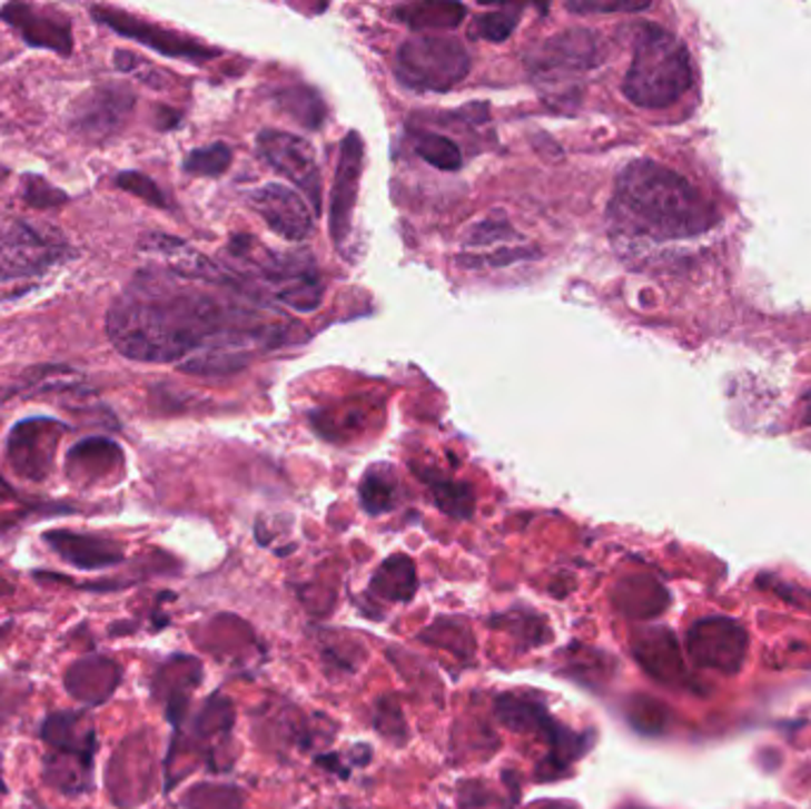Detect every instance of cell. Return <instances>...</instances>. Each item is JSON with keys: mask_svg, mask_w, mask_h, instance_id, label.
<instances>
[{"mask_svg": "<svg viewBox=\"0 0 811 809\" xmlns=\"http://www.w3.org/2000/svg\"><path fill=\"white\" fill-rule=\"evenodd\" d=\"M226 251L233 257V264L249 268L276 302L287 304L299 314L318 309L323 285L314 268V259L306 255H276V251L264 249L247 236L233 238Z\"/></svg>", "mask_w": 811, "mask_h": 809, "instance_id": "7", "label": "cell"}, {"mask_svg": "<svg viewBox=\"0 0 811 809\" xmlns=\"http://www.w3.org/2000/svg\"><path fill=\"white\" fill-rule=\"evenodd\" d=\"M60 257L58 238L22 219H0V285L39 278Z\"/></svg>", "mask_w": 811, "mask_h": 809, "instance_id": "9", "label": "cell"}, {"mask_svg": "<svg viewBox=\"0 0 811 809\" xmlns=\"http://www.w3.org/2000/svg\"><path fill=\"white\" fill-rule=\"evenodd\" d=\"M418 473H421V480L429 487L432 499H435L437 509L442 513H446L448 517H456V520L473 517L475 494L471 490V484L437 475L432 471H418Z\"/></svg>", "mask_w": 811, "mask_h": 809, "instance_id": "24", "label": "cell"}, {"mask_svg": "<svg viewBox=\"0 0 811 809\" xmlns=\"http://www.w3.org/2000/svg\"><path fill=\"white\" fill-rule=\"evenodd\" d=\"M117 184H119L123 190H129V193H133V195L142 197V200H146V203H152V205H157V207H167L165 197H161L159 188L150 181L148 176H142V174H138V171H126V174H121V176L117 178Z\"/></svg>", "mask_w": 811, "mask_h": 809, "instance_id": "36", "label": "cell"}, {"mask_svg": "<svg viewBox=\"0 0 811 809\" xmlns=\"http://www.w3.org/2000/svg\"><path fill=\"white\" fill-rule=\"evenodd\" d=\"M43 542L56 551L62 561L79 570H105L123 563V549L110 539L96 534L52 530L43 534Z\"/></svg>", "mask_w": 811, "mask_h": 809, "instance_id": "18", "label": "cell"}, {"mask_svg": "<svg viewBox=\"0 0 811 809\" xmlns=\"http://www.w3.org/2000/svg\"><path fill=\"white\" fill-rule=\"evenodd\" d=\"M416 152L439 171H458L463 167L461 148L454 140L439 134H418Z\"/></svg>", "mask_w": 811, "mask_h": 809, "instance_id": "29", "label": "cell"}, {"mask_svg": "<svg viewBox=\"0 0 811 809\" xmlns=\"http://www.w3.org/2000/svg\"><path fill=\"white\" fill-rule=\"evenodd\" d=\"M373 724L377 729V733L385 736V739L394 741V743H404L406 739V722L402 717V708L396 700L389 695V698H383L380 703H377L375 708V714H373Z\"/></svg>", "mask_w": 811, "mask_h": 809, "instance_id": "34", "label": "cell"}, {"mask_svg": "<svg viewBox=\"0 0 811 809\" xmlns=\"http://www.w3.org/2000/svg\"><path fill=\"white\" fill-rule=\"evenodd\" d=\"M693 86L689 48L672 31L657 24H641L634 41V58L626 69L622 93L643 110H662L686 96Z\"/></svg>", "mask_w": 811, "mask_h": 809, "instance_id": "3", "label": "cell"}, {"mask_svg": "<svg viewBox=\"0 0 811 809\" xmlns=\"http://www.w3.org/2000/svg\"><path fill=\"white\" fill-rule=\"evenodd\" d=\"M233 161V150L226 146V142H211L207 148H197L192 150L184 167L188 174L195 176H221Z\"/></svg>", "mask_w": 811, "mask_h": 809, "instance_id": "31", "label": "cell"}, {"mask_svg": "<svg viewBox=\"0 0 811 809\" xmlns=\"http://www.w3.org/2000/svg\"><path fill=\"white\" fill-rule=\"evenodd\" d=\"M93 14L98 17L100 22L110 24L119 33L131 36V39L140 41L142 46H150L152 50L161 52V56H171V58H180V60H192V62H205V60H211L216 56V52L211 48L195 43L190 39H184V36L171 33L167 29H159L155 24L140 22L138 17L121 14L117 10H100V8L93 10Z\"/></svg>", "mask_w": 811, "mask_h": 809, "instance_id": "17", "label": "cell"}, {"mask_svg": "<svg viewBox=\"0 0 811 809\" xmlns=\"http://www.w3.org/2000/svg\"><path fill=\"white\" fill-rule=\"evenodd\" d=\"M257 152L270 169L293 181L306 195L314 211L320 209L323 181L316 150L309 140L297 134L264 129L257 136Z\"/></svg>", "mask_w": 811, "mask_h": 809, "instance_id": "10", "label": "cell"}, {"mask_svg": "<svg viewBox=\"0 0 811 809\" xmlns=\"http://www.w3.org/2000/svg\"><path fill=\"white\" fill-rule=\"evenodd\" d=\"M360 509L368 515H383L396 506V482L385 471H370L358 484Z\"/></svg>", "mask_w": 811, "mask_h": 809, "instance_id": "27", "label": "cell"}, {"mask_svg": "<svg viewBox=\"0 0 811 809\" xmlns=\"http://www.w3.org/2000/svg\"><path fill=\"white\" fill-rule=\"evenodd\" d=\"M494 712L498 722L517 733H536L546 741L548 758L538 764L536 777L541 781H553L565 775L572 762L589 752L593 743V733H576L567 729L561 719H555L544 698L534 691L527 693H501L494 703Z\"/></svg>", "mask_w": 811, "mask_h": 809, "instance_id": "6", "label": "cell"}, {"mask_svg": "<svg viewBox=\"0 0 811 809\" xmlns=\"http://www.w3.org/2000/svg\"><path fill=\"white\" fill-rule=\"evenodd\" d=\"M249 205L283 240L301 243L311 236L314 214L306 197H301L297 190L280 184H268L249 195Z\"/></svg>", "mask_w": 811, "mask_h": 809, "instance_id": "13", "label": "cell"}, {"mask_svg": "<svg viewBox=\"0 0 811 809\" xmlns=\"http://www.w3.org/2000/svg\"><path fill=\"white\" fill-rule=\"evenodd\" d=\"M525 62L553 110H572L580 100L572 81L603 62V41L591 29H565L536 43Z\"/></svg>", "mask_w": 811, "mask_h": 809, "instance_id": "4", "label": "cell"}, {"mask_svg": "<svg viewBox=\"0 0 811 809\" xmlns=\"http://www.w3.org/2000/svg\"><path fill=\"white\" fill-rule=\"evenodd\" d=\"M121 684V668L105 655H86L71 662L65 674V687L71 698L86 706H102Z\"/></svg>", "mask_w": 811, "mask_h": 809, "instance_id": "19", "label": "cell"}, {"mask_svg": "<svg viewBox=\"0 0 811 809\" xmlns=\"http://www.w3.org/2000/svg\"><path fill=\"white\" fill-rule=\"evenodd\" d=\"M636 662L660 684L670 689H693L686 662L681 658V649L676 637L664 627L643 629L631 641Z\"/></svg>", "mask_w": 811, "mask_h": 809, "instance_id": "16", "label": "cell"}, {"mask_svg": "<svg viewBox=\"0 0 811 809\" xmlns=\"http://www.w3.org/2000/svg\"><path fill=\"white\" fill-rule=\"evenodd\" d=\"M570 12L576 14H610V12H643L651 8V3H601V0H580V3H567Z\"/></svg>", "mask_w": 811, "mask_h": 809, "instance_id": "37", "label": "cell"}, {"mask_svg": "<svg viewBox=\"0 0 811 809\" xmlns=\"http://www.w3.org/2000/svg\"><path fill=\"white\" fill-rule=\"evenodd\" d=\"M396 14L411 29H456L463 22L465 8L458 3H416L399 8Z\"/></svg>", "mask_w": 811, "mask_h": 809, "instance_id": "25", "label": "cell"}, {"mask_svg": "<svg viewBox=\"0 0 811 809\" xmlns=\"http://www.w3.org/2000/svg\"><path fill=\"white\" fill-rule=\"evenodd\" d=\"M202 668L200 662L188 655H176L161 664V670L155 674V695L165 698L167 703V717L174 724L176 733L184 724V717L190 703V691L202 681Z\"/></svg>", "mask_w": 811, "mask_h": 809, "instance_id": "20", "label": "cell"}, {"mask_svg": "<svg viewBox=\"0 0 811 809\" xmlns=\"http://www.w3.org/2000/svg\"><path fill=\"white\" fill-rule=\"evenodd\" d=\"M416 591H418L416 563L404 553H396L392 559H387L375 570L370 580V596L383 601H394V603L411 601Z\"/></svg>", "mask_w": 811, "mask_h": 809, "instance_id": "22", "label": "cell"}, {"mask_svg": "<svg viewBox=\"0 0 811 809\" xmlns=\"http://www.w3.org/2000/svg\"><path fill=\"white\" fill-rule=\"evenodd\" d=\"M666 603H670L666 591L651 578H631L615 589V605L620 613L636 620L660 615Z\"/></svg>", "mask_w": 811, "mask_h": 809, "instance_id": "23", "label": "cell"}, {"mask_svg": "<svg viewBox=\"0 0 811 809\" xmlns=\"http://www.w3.org/2000/svg\"><path fill=\"white\" fill-rule=\"evenodd\" d=\"M686 651L698 668L731 677L741 672L745 662L748 634L735 620L710 615L689 629Z\"/></svg>", "mask_w": 811, "mask_h": 809, "instance_id": "11", "label": "cell"}, {"mask_svg": "<svg viewBox=\"0 0 811 809\" xmlns=\"http://www.w3.org/2000/svg\"><path fill=\"white\" fill-rule=\"evenodd\" d=\"M471 52L448 36H413L396 50L394 75L418 93H444L471 75Z\"/></svg>", "mask_w": 811, "mask_h": 809, "instance_id": "8", "label": "cell"}, {"mask_svg": "<svg viewBox=\"0 0 811 809\" xmlns=\"http://www.w3.org/2000/svg\"><path fill=\"white\" fill-rule=\"evenodd\" d=\"M0 593H8V589H0Z\"/></svg>", "mask_w": 811, "mask_h": 809, "instance_id": "40", "label": "cell"}, {"mask_svg": "<svg viewBox=\"0 0 811 809\" xmlns=\"http://www.w3.org/2000/svg\"><path fill=\"white\" fill-rule=\"evenodd\" d=\"M503 620L498 622H492L501 629H506V632L511 634H520V637H527L530 639V649L532 645H538V643H546L551 639V629L544 620V615H534V613H525V610H520V613H508V615H501Z\"/></svg>", "mask_w": 811, "mask_h": 809, "instance_id": "33", "label": "cell"}, {"mask_svg": "<svg viewBox=\"0 0 811 809\" xmlns=\"http://www.w3.org/2000/svg\"><path fill=\"white\" fill-rule=\"evenodd\" d=\"M520 243H522V236L511 226V221L506 219V214L503 211H494L479 224H475L471 230H467V236L463 240V245L467 249L484 247L492 251L501 249V247H515Z\"/></svg>", "mask_w": 811, "mask_h": 809, "instance_id": "26", "label": "cell"}, {"mask_svg": "<svg viewBox=\"0 0 811 809\" xmlns=\"http://www.w3.org/2000/svg\"><path fill=\"white\" fill-rule=\"evenodd\" d=\"M39 739L48 746L43 760L46 781L65 796H86L93 786L98 733L88 712H52L43 719Z\"/></svg>", "mask_w": 811, "mask_h": 809, "instance_id": "5", "label": "cell"}, {"mask_svg": "<svg viewBox=\"0 0 811 809\" xmlns=\"http://www.w3.org/2000/svg\"><path fill=\"white\" fill-rule=\"evenodd\" d=\"M629 724L641 733H662L670 722V712L655 698L634 695L626 703Z\"/></svg>", "mask_w": 811, "mask_h": 809, "instance_id": "30", "label": "cell"}, {"mask_svg": "<svg viewBox=\"0 0 811 809\" xmlns=\"http://www.w3.org/2000/svg\"><path fill=\"white\" fill-rule=\"evenodd\" d=\"M517 22H520V8L486 12V14L477 17L473 29H471V36H477V39L492 41V43H501V41H506L508 36L515 31Z\"/></svg>", "mask_w": 811, "mask_h": 809, "instance_id": "32", "label": "cell"}, {"mask_svg": "<svg viewBox=\"0 0 811 809\" xmlns=\"http://www.w3.org/2000/svg\"><path fill=\"white\" fill-rule=\"evenodd\" d=\"M276 100L287 115L304 124L306 129H318L323 117H326V107H323L320 98L309 91V88H285V91L276 96Z\"/></svg>", "mask_w": 811, "mask_h": 809, "instance_id": "28", "label": "cell"}, {"mask_svg": "<svg viewBox=\"0 0 811 809\" xmlns=\"http://www.w3.org/2000/svg\"><path fill=\"white\" fill-rule=\"evenodd\" d=\"M364 140L356 131L347 134V138L342 140L330 200V236L337 249H345L352 233V214L358 197L360 171H364Z\"/></svg>", "mask_w": 811, "mask_h": 809, "instance_id": "14", "label": "cell"}, {"mask_svg": "<svg viewBox=\"0 0 811 809\" xmlns=\"http://www.w3.org/2000/svg\"><path fill=\"white\" fill-rule=\"evenodd\" d=\"M117 56H119L117 65H119L123 71H131L133 77L142 79V81L150 83V86H155V88H161V86H165V77H167L165 71H159V69H157V67H152L150 62H142V60H138L136 56H129V52H117Z\"/></svg>", "mask_w": 811, "mask_h": 809, "instance_id": "38", "label": "cell"}, {"mask_svg": "<svg viewBox=\"0 0 811 809\" xmlns=\"http://www.w3.org/2000/svg\"><path fill=\"white\" fill-rule=\"evenodd\" d=\"M607 221L620 243H666L695 238L719 217L686 178L653 159H636L617 176Z\"/></svg>", "mask_w": 811, "mask_h": 809, "instance_id": "2", "label": "cell"}, {"mask_svg": "<svg viewBox=\"0 0 811 809\" xmlns=\"http://www.w3.org/2000/svg\"><path fill=\"white\" fill-rule=\"evenodd\" d=\"M131 110H133V93L129 88H123L119 83L100 86L96 91L86 93L75 105L71 126H75L77 134L90 140H105L121 129Z\"/></svg>", "mask_w": 811, "mask_h": 809, "instance_id": "15", "label": "cell"}, {"mask_svg": "<svg viewBox=\"0 0 811 809\" xmlns=\"http://www.w3.org/2000/svg\"><path fill=\"white\" fill-rule=\"evenodd\" d=\"M538 251L532 247H501L489 251V255H465L458 262L465 268H496V266H511L515 262H525V259H536Z\"/></svg>", "mask_w": 811, "mask_h": 809, "instance_id": "35", "label": "cell"}, {"mask_svg": "<svg viewBox=\"0 0 811 809\" xmlns=\"http://www.w3.org/2000/svg\"><path fill=\"white\" fill-rule=\"evenodd\" d=\"M6 22L14 24L20 29V33L24 36V41L31 46L39 48H50V50H60V52H69L71 41H69V24L65 20H56V17H46L41 12H36L31 8L24 6H12L3 12Z\"/></svg>", "mask_w": 811, "mask_h": 809, "instance_id": "21", "label": "cell"}, {"mask_svg": "<svg viewBox=\"0 0 811 809\" xmlns=\"http://www.w3.org/2000/svg\"><path fill=\"white\" fill-rule=\"evenodd\" d=\"M107 335L133 362H184L188 373L202 375L240 371L251 352L278 337L257 312L233 307L159 266L119 295L107 314Z\"/></svg>", "mask_w": 811, "mask_h": 809, "instance_id": "1", "label": "cell"}, {"mask_svg": "<svg viewBox=\"0 0 811 809\" xmlns=\"http://www.w3.org/2000/svg\"><path fill=\"white\" fill-rule=\"evenodd\" d=\"M807 421L811 423V402H809V411H807Z\"/></svg>", "mask_w": 811, "mask_h": 809, "instance_id": "39", "label": "cell"}, {"mask_svg": "<svg viewBox=\"0 0 811 809\" xmlns=\"http://www.w3.org/2000/svg\"><path fill=\"white\" fill-rule=\"evenodd\" d=\"M140 251L148 255L165 268L171 276L188 280V283H209V285H238L243 283L238 276H230L226 268L207 259L202 251H197L192 245L178 240L165 233H150L140 240ZM240 287V285H238Z\"/></svg>", "mask_w": 811, "mask_h": 809, "instance_id": "12", "label": "cell"}]
</instances>
